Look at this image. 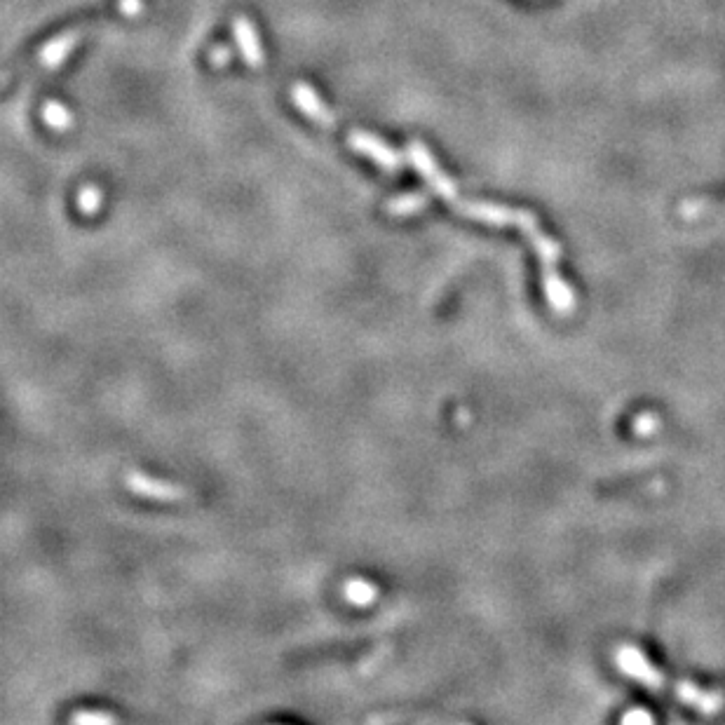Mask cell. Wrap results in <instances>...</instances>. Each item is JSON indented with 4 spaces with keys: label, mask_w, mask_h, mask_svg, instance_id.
<instances>
[{
    "label": "cell",
    "mask_w": 725,
    "mask_h": 725,
    "mask_svg": "<svg viewBox=\"0 0 725 725\" xmlns=\"http://www.w3.org/2000/svg\"><path fill=\"white\" fill-rule=\"evenodd\" d=\"M615 664L620 667L622 674L632 676L634 681L643 683L650 690H657V693L672 695L674 700L688 704L690 709H697L700 714H716L723 707V695L721 693H707V690H700L693 683L686 681H667L664 676L657 672V669L650 664L639 648L634 646H620L618 653H615Z\"/></svg>",
    "instance_id": "1"
},
{
    "label": "cell",
    "mask_w": 725,
    "mask_h": 725,
    "mask_svg": "<svg viewBox=\"0 0 725 725\" xmlns=\"http://www.w3.org/2000/svg\"><path fill=\"white\" fill-rule=\"evenodd\" d=\"M451 205L456 207L460 214L467 216V219L491 223V226H519L524 233H528L531 237L540 233L538 221H535L533 216L526 212H512V209H505V207L481 205V202H463V200H453Z\"/></svg>",
    "instance_id": "2"
},
{
    "label": "cell",
    "mask_w": 725,
    "mask_h": 725,
    "mask_svg": "<svg viewBox=\"0 0 725 725\" xmlns=\"http://www.w3.org/2000/svg\"><path fill=\"white\" fill-rule=\"evenodd\" d=\"M406 155H409L411 165L418 169L420 176H423L428 184L435 188L437 195H442V198L449 202L458 200V193H456V184L449 179V176L442 174V169L437 167V162L432 155L428 153V148H425L420 141H409V148H406Z\"/></svg>",
    "instance_id": "3"
},
{
    "label": "cell",
    "mask_w": 725,
    "mask_h": 725,
    "mask_svg": "<svg viewBox=\"0 0 725 725\" xmlns=\"http://www.w3.org/2000/svg\"><path fill=\"white\" fill-rule=\"evenodd\" d=\"M348 144H350L352 151L367 155V158L374 160L378 167H383L385 172H402V167H404L402 155H399L397 151H392V148L385 144V141L374 137V134L350 132Z\"/></svg>",
    "instance_id": "4"
},
{
    "label": "cell",
    "mask_w": 725,
    "mask_h": 725,
    "mask_svg": "<svg viewBox=\"0 0 725 725\" xmlns=\"http://www.w3.org/2000/svg\"><path fill=\"white\" fill-rule=\"evenodd\" d=\"M127 491L137 493V496L160 500V503H179V500H186V491L181 486L167 484V481L146 477V474L132 472L125 477Z\"/></svg>",
    "instance_id": "5"
},
{
    "label": "cell",
    "mask_w": 725,
    "mask_h": 725,
    "mask_svg": "<svg viewBox=\"0 0 725 725\" xmlns=\"http://www.w3.org/2000/svg\"><path fill=\"white\" fill-rule=\"evenodd\" d=\"M291 99H294L298 111L308 115L315 125L324 127V130H331L336 125V115L331 113V108L317 97V92L308 83H294V87H291Z\"/></svg>",
    "instance_id": "6"
},
{
    "label": "cell",
    "mask_w": 725,
    "mask_h": 725,
    "mask_svg": "<svg viewBox=\"0 0 725 725\" xmlns=\"http://www.w3.org/2000/svg\"><path fill=\"white\" fill-rule=\"evenodd\" d=\"M233 36H235V43L237 47H240V54L242 59L249 66H261L263 62H266V52H263V47L259 43V33H256L254 24L249 22L247 17H237L233 22Z\"/></svg>",
    "instance_id": "7"
},
{
    "label": "cell",
    "mask_w": 725,
    "mask_h": 725,
    "mask_svg": "<svg viewBox=\"0 0 725 725\" xmlns=\"http://www.w3.org/2000/svg\"><path fill=\"white\" fill-rule=\"evenodd\" d=\"M80 38H83V31H78V29H71V31L62 33V36L52 38L50 43L43 47V52H40V64L47 66V69L59 66L73 50H76Z\"/></svg>",
    "instance_id": "8"
},
{
    "label": "cell",
    "mask_w": 725,
    "mask_h": 725,
    "mask_svg": "<svg viewBox=\"0 0 725 725\" xmlns=\"http://www.w3.org/2000/svg\"><path fill=\"white\" fill-rule=\"evenodd\" d=\"M425 207H428V195L406 193V195H399V198L388 202V214L395 216V219H402V216H411Z\"/></svg>",
    "instance_id": "9"
},
{
    "label": "cell",
    "mask_w": 725,
    "mask_h": 725,
    "mask_svg": "<svg viewBox=\"0 0 725 725\" xmlns=\"http://www.w3.org/2000/svg\"><path fill=\"white\" fill-rule=\"evenodd\" d=\"M43 120L52 132H69L73 125V115L69 113V108L59 104V101H47L43 106Z\"/></svg>",
    "instance_id": "10"
},
{
    "label": "cell",
    "mask_w": 725,
    "mask_h": 725,
    "mask_svg": "<svg viewBox=\"0 0 725 725\" xmlns=\"http://www.w3.org/2000/svg\"><path fill=\"white\" fill-rule=\"evenodd\" d=\"M345 599L352 606H369L378 599V589L367 580H350L345 585Z\"/></svg>",
    "instance_id": "11"
},
{
    "label": "cell",
    "mask_w": 725,
    "mask_h": 725,
    "mask_svg": "<svg viewBox=\"0 0 725 725\" xmlns=\"http://www.w3.org/2000/svg\"><path fill=\"white\" fill-rule=\"evenodd\" d=\"M69 721L76 725H111L118 723V718L113 714H106V711H78V714H73Z\"/></svg>",
    "instance_id": "12"
},
{
    "label": "cell",
    "mask_w": 725,
    "mask_h": 725,
    "mask_svg": "<svg viewBox=\"0 0 725 725\" xmlns=\"http://www.w3.org/2000/svg\"><path fill=\"white\" fill-rule=\"evenodd\" d=\"M78 209L83 214H97L101 209V191L94 186H85L78 195Z\"/></svg>",
    "instance_id": "13"
},
{
    "label": "cell",
    "mask_w": 725,
    "mask_h": 725,
    "mask_svg": "<svg viewBox=\"0 0 725 725\" xmlns=\"http://www.w3.org/2000/svg\"><path fill=\"white\" fill-rule=\"evenodd\" d=\"M230 57H233V52H230L228 45H216L212 54H209V62L221 69V66H226L230 62Z\"/></svg>",
    "instance_id": "14"
},
{
    "label": "cell",
    "mask_w": 725,
    "mask_h": 725,
    "mask_svg": "<svg viewBox=\"0 0 725 725\" xmlns=\"http://www.w3.org/2000/svg\"><path fill=\"white\" fill-rule=\"evenodd\" d=\"M120 12L125 17H139L144 12V0H120Z\"/></svg>",
    "instance_id": "15"
},
{
    "label": "cell",
    "mask_w": 725,
    "mask_h": 725,
    "mask_svg": "<svg viewBox=\"0 0 725 725\" xmlns=\"http://www.w3.org/2000/svg\"><path fill=\"white\" fill-rule=\"evenodd\" d=\"M634 721L650 723V721H653V716L646 714V711H629V714L622 716V723H634Z\"/></svg>",
    "instance_id": "16"
}]
</instances>
